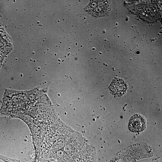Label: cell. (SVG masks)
<instances>
[{
  "mask_svg": "<svg viewBox=\"0 0 162 162\" xmlns=\"http://www.w3.org/2000/svg\"><path fill=\"white\" fill-rule=\"evenodd\" d=\"M110 7L108 1H91L85 8L86 11L94 17H103L108 14Z\"/></svg>",
  "mask_w": 162,
  "mask_h": 162,
  "instance_id": "6da1fadb",
  "label": "cell"
},
{
  "mask_svg": "<svg viewBox=\"0 0 162 162\" xmlns=\"http://www.w3.org/2000/svg\"><path fill=\"white\" fill-rule=\"evenodd\" d=\"M136 13L145 21L152 22L158 17L157 10L154 6L148 3H142L137 5Z\"/></svg>",
  "mask_w": 162,
  "mask_h": 162,
  "instance_id": "7a4b0ae2",
  "label": "cell"
},
{
  "mask_svg": "<svg viewBox=\"0 0 162 162\" xmlns=\"http://www.w3.org/2000/svg\"><path fill=\"white\" fill-rule=\"evenodd\" d=\"M147 122L145 118L140 114H136L130 118L128 124L129 130L134 132H140L145 129Z\"/></svg>",
  "mask_w": 162,
  "mask_h": 162,
  "instance_id": "3957f363",
  "label": "cell"
},
{
  "mask_svg": "<svg viewBox=\"0 0 162 162\" xmlns=\"http://www.w3.org/2000/svg\"><path fill=\"white\" fill-rule=\"evenodd\" d=\"M127 86L125 82L122 79H115L110 87L111 92L115 95L120 96L125 93Z\"/></svg>",
  "mask_w": 162,
  "mask_h": 162,
  "instance_id": "277c9868",
  "label": "cell"
}]
</instances>
